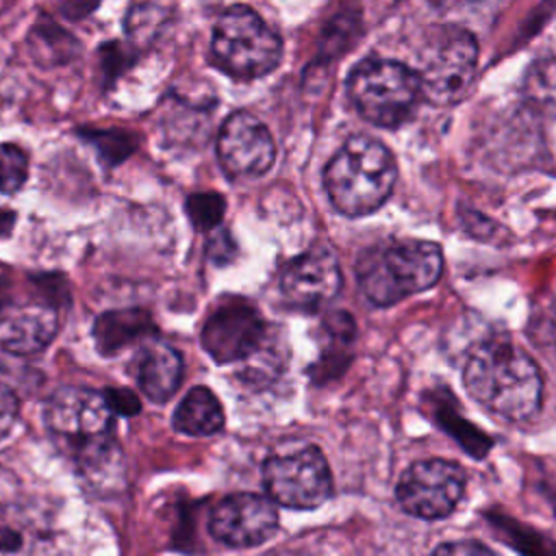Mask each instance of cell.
<instances>
[{
    "label": "cell",
    "mask_w": 556,
    "mask_h": 556,
    "mask_svg": "<svg viewBox=\"0 0 556 556\" xmlns=\"http://www.w3.org/2000/svg\"><path fill=\"white\" fill-rule=\"evenodd\" d=\"M467 393L502 419L521 421L541 406L543 380L536 363L508 341L478 345L463 371Z\"/></svg>",
    "instance_id": "obj_1"
},
{
    "label": "cell",
    "mask_w": 556,
    "mask_h": 556,
    "mask_svg": "<svg viewBox=\"0 0 556 556\" xmlns=\"http://www.w3.org/2000/svg\"><path fill=\"white\" fill-rule=\"evenodd\" d=\"M113 417L115 410L106 393L76 384L56 389L43 406V421L50 434L93 478H100L119 460V447L113 439Z\"/></svg>",
    "instance_id": "obj_2"
},
{
    "label": "cell",
    "mask_w": 556,
    "mask_h": 556,
    "mask_svg": "<svg viewBox=\"0 0 556 556\" xmlns=\"http://www.w3.org/2000/svg\"><path fill=\"white\" fill-rule=\"evenodd\" d=\"M397 165L391 150L374 137L348 139L324 169V187L332 206L361 217L380 208L393 191Z\"/></svg>",
    "instance_id": "obj_3"
},
{
    "label": "cell",
    "mask_w": 556,
    "mask_h": 556,
    "mask_svg": "<svg viewBox=\"0 0 556 556\" xmlns=\"http://www.w3.org/2000/svg\"><path fill=\"white\" fill-rule=\"evenodd\" d=\"M443 271L441 248L432 241H404L365 252L356 263L358 287L376 306H391L430 289Z\"/></svg>",
    "instance_id": "obj_4"
},
{
    "label": "cell",
    "mask_w": 556,
    "mask_h": 556,
    "mask_svg": "<svg viewBox=\"0 0 556 556\" xmlns=\"http://www.w3.org/2000/svg\"><path fill=\"white\" fill-rule=\"evenodd\" d=\"M211 56L232 78H261L280 63L282 41L254 9L237 4L217 17L211 37Z\"/></svg>",
    "instance_id": "obj_5"
},
{
    "label": "cell",
    "mask_w": 556,
    "mask_h": 556,
    "mask_svg": "<svg viewBox=\"0 0 556 556\" xmlns=\"http://www.w3.org/2000/svg\"><path fill=\"white\" fill-rule=\"evenodd\" d=\"M348 96L367 122L395 128L413 115L421 87L413 67L387 59H367L350 72Z\"/></svg>",
    "instance_id": "obj_6"
},
{
    "label": "cell",
    "mask_w": 556,
    "mask_h": 556,
    "mask_svg": "<svg viewBox=\"0 0 556 556\" xmlns=\"http://www.w3.org/2000/svg\"><path fill=\"white\" fill-rule=\"evenodd\" d=\"M478 46L471 33L454 26L437 28L417 52L421 98L447 106L458 102L476 76Z\"/></svg>",
    "instance_id": "obj_7"
},
{
    "label": "cell",
    "mask_w": 556,
    "mask_h": 556,
    "mask_svg": "<svg viewBox=\"0 0 556 556\" xmlns=\"http://www.w3.org/2000/svg\"><path fill=\"white\" fill-rule=\"evenodd\" d=\"M263 484L274 504L295 510L317 508L332 493L328 460L315 445L269 456L263 467Z\"/></svg>",
    "instance_id": "obj_8"
},
{
    "label": "cell",
    "mask_w": 556,
    "mask_h": 556,
    "mask_svg": "<svg viewBox=\"0 0 556 556\" xmlns=\"http://www.w3.org/2000/svg\"><path fill=\"white\" fill-rule=\"evenodd\" d=\"M465 493V473L456 463L426 458L413 463L400 478L395 497L400 506L419 519L447 517Z\"/></svg>",
    "instance_id": "obj_9"
},
{
    "label": "cell",
    "mask_w": 556,
    "mask_h": 556,
    "mask_svg": "<svg viewBox=\"0 0 556 556\" xmlns=\"http://www.w3.org/2000/svg\"><path fill=\"white\" fill-rule=\"evenodd\" d=\"M202 345L222 365L252 356L265 339V321L256 306L243 298H226L206 317Z\"/></svg>",
    "instance_id": "obj_10"
},
{
    "label": "cell",
    "mask_w": 556,
    "mask_h": 556,
    "mask_svg": "<svg viewBox=\"0 0 556 556\" xmlns=\"http://www.w3.org/2000/svg\"><path fill=\"white\" fill-rule=\"evenodd\" d=\"M278 530V513L271 497L258 493H232L219 500L208 517V532L228 547H254Z\"/></svg>",
    "instance_id": "obj_11"
},
{
    "label": "cell",
    "mask_w": 556,
    "mask_h": 556,
    "mask_svg": "<svg viewBox=\"0 0 556 556\" xmlns=\"http://www.w3.org/2000/svg\"><path fill=\"white\" fill-rule=\"evenodd\" d=\"M217 159L228 176H261L274 165L276 146L256 115L235 111L219 128Z\"/></svg>",
    "instance_id": "obj_12"
},
{
    "label": "cell",
    "mask_w": 556,
    "mask_h": 556,
    "mask_svg": "<svg viewBox=\"0 0 556 556\" xmlns=\"http://www.w3.org/2000/svg\"><path fill=\"white\" fill-rule=\"evenodd\" d=\"M341 289V269L332 252L324 248L308 250L280 274V291L289 306L300 311H317L328 304Z\"/></svg>",
    "instance_id": "obj_13"
},
{
    "label": "cell",
    "mask_w": 556,
    "mask_h": 556,
    "mask_svg": "<svg viewBox=\"0 0 556 556\" xmlns=\"http://www.w3.org/2000/svg\"><path fill=\"white\" fill-rule=\"evenodd\" d=\"M59 317L50 306L26 304L0 315V350L33 354L43 350L56 334Z\"/></svg>",
    "instance_id": "obj_14"
},
{
    "label": "cell",
    "mask_w": 556,
    "mask_h": 556,
    "mask_svg": "<svg viewBox=\"0 0 556 556\" xmlns=\"http://www.w3.org/2000/svg\"><path fill=\"white\" fill-rule=\"evenodd\" d=\"M130 374L152 402H165L180 384L182 358L167 343L148 341L135 352Z\"/></svg>",
    "instance_id": "obj_15"
},
{
    "label": "cell",
    "mask_w": 556,
    "mask_h": 556,
    "mask_svg": "<svg viewBox=\"0 0 556 556\" xmlns=\"http://www.w3.org/2000/svg\"><path fill=\"white\" fill-rule=\"evenodd\" d=\"M174 428L189 437H211L224 428V408L206 387H193L174 410Z\"/></svg>",
    "instance_id": "obj_16"
},
{
    "label": "cell",
    "mask_w": 556,
    "mask_h": 556,
    "mask_svg": "<svg viewBox=\"0 0 556 556\" xmlns=\"http://www.w3.org/2000/svg\"><path fill=\"white\" fill-rule=\"evenodd\" d=\"M146 311H109L93 324V339L102 354H117L152 330Z\"/></svg>",
    "instance_id": "obj_17"
},
{
    "label": "cell",
    "mask_w": 556,
    "mask_h": 556,
    "mask_svg": "<svg viewBox=\"0 0 556 556\" xmlns=\"http://www.w3.org/2000/svg\"><path fill=\"white\" fill-rule=\"evenodd\" d=\"M28 176V156L13 143H0V195L15 193Z\"/></svg>",
    "instance_id": "obj_18"
},
{
    "label": "cell",
    "mask_w": 556,
    "mask_h": 556,
    "mask_svg": "<svg viewBox=\"0 0 556 556\" xmlns=\"http://www.w3.org/2000/svg\"><path fill=\"white\" fill-rule=\"evenodd\" d=\"M224 211H226V200L219 193L200 191L187 198V215L198 230H208L217 226L224 217Z\"/></svg>",
    "instance_id": "obj_19"
},
{
    "label": "cell",
    "mask_w": 556,
    "mask_h": 556,
    "mask_svg": "<svg viewBox=\"0 0 556 556\" xmlns=\"http://www.w3.org/2000/svg\"><path fill=\"white\" fill-rule=\"evenodd\" d=\"M115 415H130V413H137L139 410V400L126 391V389H109L104 391Z\"/></svg>",
    "instance_id": "obj_20"
},
{
    "label": "cell",
    "mask_w": 556,
    "mask_h": 556,
    "mask_svg": "<svg viewBox=\"0 0 556 556\" xmlns=\"http://www.w3.org/2000/svg\"><path fill=\"white\" fill-rule=\"evenodd\" d=\"M54 4L59 7V11L72 20H80L85 15H89L100 0H54Z\"/></svg>",
    "instance_id": "obj_21"
},
{
    "label": "cell",
    "mask_w": 556,
    "mask_h": 556,
    "mask_svg": "<svg viewBox=\"0 0 556 556\" xmlns=\"http://www.w3.org/2000/svg\"><path fill=\"white\" fill-rule=\"evenodd\" d=\"M22 547V539L15 530L11 528H4L0 526V554H7V552H15Z\"/></svg>",
    "instance_id": "obj_22"
},
{
    "label": "cell",
    "mask_w": 556,
    "mask_h": 556,
    "mask_svg": "<svg viewBox=\"0 0 556 556\" xmlns=\"http://www.w3.org/2000/svg\"><path fill=\"white\" fill-rule=\"evenodd\" d=\"M437 552H450V554H456V552H478V554H489L491 549L484 547V545H478V543H452V545H439Z\"/></svg>",
    "instance_id": "obj_23"
}]
</instances>
